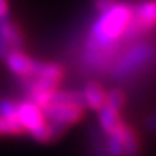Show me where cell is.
<instances>
[{
	"label": "cell",
	"instance_id": "8992f818",
	"mask_svg": "<svg viewBox=\"0 0 156 156\" xmlns=\"http://www.w3.org/2000/svg\"><path fill=\"white\" fill-rule=\"evenodd\" d=\"M110 136H115L118 140L125 156H138L140 154V136H138V131L131 125L125 123L121 120V123L116 126L113 135H110Z\"/></svg>",
	"mask_w": 156,
	"mask_h": 156
},
{
	"label": "cell",
	"instance_id": "3957f363",
	"mask_svg": "<svg viewBox=\"0 0 156 156\" xmlns=\"http://www.w3.org/2000/svg\"><path fill=\"white\" fill-rule=\"evenodd\" d=\"M156 28V0H141L135 3L131 10L128 27L123 33V42L131 43L146 38L150 32Z\"/></svg>",
	"mask_w": 156,
	"mask_h": 156
},
{
	"label": "cell",
	"instance_id": "52a82bcc",
	"mask_svg": "<svg viewBox=\"0 0 156 156\" xmlns=\"http://www.w3.org/2000/svg\"><path fill=\"white\" fill-rule=\"evenodd\" d=\"M81 95H83V101L85 106L93 111H98L105 105V98H106V88L103 87L101 81L98 80H90L85 83L83 90H81Z\"/></svg>",
	"mask_w": 156,
	"mask_h": 156
},
{
	"label": "cell",
	"instance_id": "5bb4252c",
	"mask_svg": "<svg viewBox=\"0 0 156 156\" xmlns=\"http://www.w3.org/2000/svg\"><path fill=\"white\" fill-rule=\"evenodd\" d=\"M146 128L150 129V131H156V111L153 115H150L146 120Z\"/></svg>",
	"mask_w": 156,
	"mask_h": 156
},
{
	"label": "cell",
	"instance_id": "7c38bea8",
	"mask_svg": "<svg viewBox=\"0 0 156 156\" xmlns=\"http://www.w3.org/2000/svg\"><path fill=\"white\" fill-rule=\"evenodd\" d=\"M0 116L5 118H17V101L10 98L0 100Z\"/></svg>",
	"mask_w": 156,
	"mask_h": 156
},
{
	"label": "cell",
	"instance_id": "ba28073f",
	"mask_svg": "<svg viewBox=\"0 0 156 156\" xmlns=\"http://www.w3.org/2000/svg\"><path fill=\"white\" fill-rule=\"evenodd\" d=\"M0 38L10 47V50L12 48H22L25 42L22 28L13 20H10L7 17L0 18Z\"/></svg>",
	"mask_w": 156,
	"mask_h": 156
},
{
	"label": "cell",
	"instance_id": "7a4b0ae2",
	"mask_svg": "<svg viewBox=\"0 0 156 156\" xmlns=\"http://www.w3.org/2000/svg\"><path fill=\"white\" fill-rule=\"evenodd\" d=\"M156 63V45L146 38L126 43L111 63L106 75L115 81H129Z\"/></svg>",
	"mask_w": 156,
	"mask_h": 156
},
{
	"label": "cell",
	"instance_id": "4fadbf2b",
	"mask_svg": "<svg viewBox=\"0 0 156 156\" xmlns=\"http://www.w3.org/2000/svg\"><path fill=\"white\" fill-rule=\"evenodd\" d=\"M116 2H118V0H93V9L96 12V15H98V13L106 12V10H108L110 7H113Z\"/></svg>",
	"mask_w": 156,
	"mask_h": 156
},
{
	"label": "cell",
	"instance_id": "277c9868",
	"mask_svg": "<svg viewBox=\"0 0 156 156\" xmlns=\"http://www.w3.org/2000/svg\"><path fill=\"white\" fill-rule=\"evenodd\" d=\"M45 118L50 123L63 126L68 129L70 126L80 123L87 115V106L78 105V103H57V105H48L42 110Z\"/></svg>",
	"mask_w": 156,
	"mask_h": 156
},
{
	"label": "cell",
	"instance_id": "9a60e30c",
	"mask_svg": "<svg viewBox=\"0 0 156 156\" xmlns=\"http://www.w3.org/2000/svg\"><path fill=\"white\" fill-rule=\"evenodd\" d=\"M9 15V2L7 0H0V18Z\"/></svg>",
	"mask_w": 156,
	"mask_h": 156
},
{
	"label": "cell",
	"instance_id": "6da1fadb",
	"mask_svg": "<svg viewBox=\"0 0 156 156\" xmlns=\"http://www.w3.org/2000/svg\"><path fill=\"white\" fill-rule=\"evenodd\" d=\"M131 10H133L131 3L118 0L106 12L98 13V17L91 23L83 42H88L91 45L103 47V48L125 47L123 33L126 27H128Z\"/></svg>",
	"mask_w": 156,
	"mask_h": 156
},
{
	"label": "cell",
	"instance_id": "5b68a950",
	"mask_svg": "<svg viewBox=\"0 0 156 156\" xmlns=\"http://www.w3.org/2000/svg\"><path fill=\"white\" fill-rule=\"evenodd\" d=\"M37 58H32L28 53H25L22 48H12L9 53L3 57V63L9 68V72L17 78L30 76L35 66Z\"/></svg>",
	"mask_w": 156,
	"mask_h": 156
},
{
	"label": "cell",
	"instance_id": "9c48e42d",
	"mask_svg": "<svg viewBox=\"0 0 156 156\" xmlns=\"http://www.w3.org/2000/svg\"><path fill=\"white\" fill-rule=\"evenodd\" d=\"M96 113H98V128H100V131L105 133L106 136L113 135L116 126L121 123V120H123V118H121V111L113 110V108L105 106V105L96 111Z\"/></svg>",
	"mask_w": 156,
	"mask_h": 156
},
{
	"label": "cell",
	"instance_id": "8fae6325",
	"mask_svg": "<svg viewBox=\"0 0 156 156\" xmlns=\"http://www.w3.org/2000/svg\"><path fill=\"white\" fill-rule=\"evenodd\" d=\"M126 103V93L123 88L115 87L111 90H106V98H105V106H110L113 110L121 111Z\"/></svg>",
	"mask_w": 156,
	"mask_h": 156
},
{
	"label": "cell",
	"instance_id": "30bf717a",
	"mask_svg": "<svg viewBox=\"0 0 156 156\" xmlns=\"http://www.w3.org/2000/svg\"><path fill=\"white\" fill-rule=\"evenodd\" d=\"M25 129L20 125L18 118L0 116V136H23Z\"/></svg>",
	"mask_w": 156,
	"mask_h": 156
}]
</instances>
